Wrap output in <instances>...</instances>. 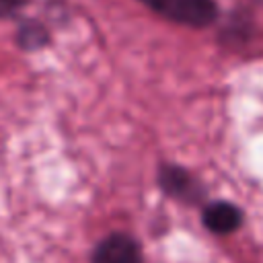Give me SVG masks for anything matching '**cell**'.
I'll use <instances>...</instances> for the list:
<instances>
[{"instance_id":"obj_2","label":"cell","mask_w":263,"mask_h":263,"mask_svg":"<svg viewBox=\"0 0 263 263\" xmlns=\"http://www.w3.org/2000/svg\"><path fill=\"white\" fill-rule=\"evenodd\" d=\"M158 185L168 197H175L185 203H197L203 197V189H201L199 181L187 168H183L179 164H171V162L160 164Z\"/></svg>"},{"instance_id":"obj_1","label":"cell","mask_w":263,"mask_h":263,"mask_svg":"<svg viewBox=\"0 0 263 263\" xmlns=\"http://www.w3.org/2000/svg\"><path fill=\"white\" fill-rule=\"evenodd\" d=\"M146 4L150 10L160 14L162 18L193 27V29H203L210 27L218 18V6L216 0H140Z\"/></svg>"},{"instance_id":"obj_3","label":"cell","mask_w":263,"mask_h":263,"mask_svg":"<svg viewBox=\"0 0 263 263\" xmlns=\"http://www.w3.org/2000/svg\"><path fill=\"white\" fill-rule=\"evenodd\" d=\"M90 263H144V261L136 238L123 232H113L95 247Z\"/></svg>"},{"instance_id":"obj_5","label":"cell","mask_w":263,"mask_h":263,"mask_svg":"<svg viewBox=\"0 0 263 263\" xmlns=\"http://www.w3.org/2000/svg\"><path fill=\"white\" fill-rule=\"evenodd\" d=\"M14 41L23 51H39L51 43V33L39 18H23L18 23Z\"/></svg>"},{"instance_id":"obj_4","label":"cell","mask_w":263,"mask_h":263,"mask_svg":"<svg viewBox=\"0 0 263 263\" xmlns=\"http://www.w3.org/2000/svg\"><path fill=\"white\" fill-rule=\"evenodd\" d=\"M201 220L210 232L224 236V234L238 230L242 226L245 216H242V210L230 201H214L203 208Z\"/></svg>"},{"instance_id":"obj_6","label":"cell","mask_w":263,"mask_h":263,"mask_svg":"<svg viewBox=\"0 0 263 263\" xmlns=\"http://www.w3.org/2000/svg\"><path fill=\"white\" fill-rule=\"evenodd\" d=\"M31 0H0V18L16 16Z\"/></svg>"}]
</instances>
